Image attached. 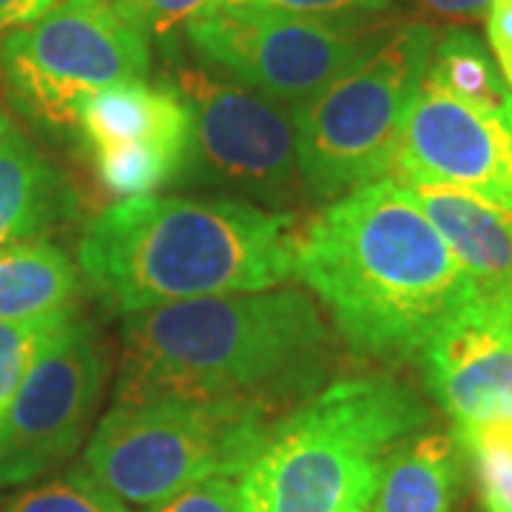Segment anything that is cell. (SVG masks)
I'll return each mask as SVG.
<instances>
[{"mask_svg": "<svg viewBox=\"0 0 512 512\" xmlns=\"http://www.w3.org/2000/svg\"><path fill=\"white\" fill-rule=\"evenodd\" d=\"M336 362L311 293L208 296L126 316L114 404H220L279 421L328 387Z\"/></svg>", "mask_w": 512, "mask_h": 512, "instance_id": "1", "label": "cell"}, {"mask_svg": "<svg viewBox=\"0 0 512 512\" xmlns=\"http://www.w3.org/2000/svg\"><path fill=\"white\" fill-rule=\"evenodd\" d=\"M296 276L359 356L421 359L473 296L467 276L407 185L393 177L328 202L299 228Z\"/></svg>", "mask_w": 512, "mask_h": 512, "instance_id": "2", "label": "cell"}, {"mask_svg": "<svg viewBox=\"0 0 512 512\" xmlns=\"http://www.w3.org/2000/svg\"><path fill=\"white\" fill-rule=\"evenodd\" d=\"M291 211L234 197H128L83 231L77 271L111 311L271 291L296 276Z\"/></svg>", "mask_w": 512, "mask_h": 512, "instance_id": "3", "label": "cell"}, {"mask_svg": "<svg viewBox=\"0 0 512 512\" xmlns=\"http://www.w3.org/2000/svg\"><path fill=\"white\" fill-rule=\"evenodd\" d=\"M427 421L390 373L336 379L271 424L239 478L245 512H367L384 458Z\"/></svg>", "mask_w": 512, "mask_h": 512, "instance_id": "4", "label": "cell"}, {"mask_svg": "<svg viewBox=\"0 0 512 512\" xmlns=\"http://www.w3.org/2000/svg\"><path fill=\"white\" fill-rule=\"evenodd\" d=\"M433 46V26H393L348 72L293 106L305 197L333 202L393 177L404 120L427 77Z\"/></svg>", "mask_w": 512, "mask_h": 512, "instance_id": "5", "label": "cell"}, {"mask_svg": "<svg viewBox=\"0 0 512 512\" xmlns=\"http://www.w3.org/2000/svg\"><path fill=\"white\" fill-rule=\"evenodd\" d=\"M274 419L194 402L114 404L83 453V473L126 507H157L211 478H242Z\"/></svg>", "mask_w": 512, "mask_h": 512, "instance_id": "6", "label": "cell"}, {"mask_svg": "<svg viewBox=\"0 0 512 512\" xmlns=\"http://www.w3.org/2000/svg\"><path fill=\"white\" fill-rule=\"evenodd\" d=\"M148 72L151 37L126 0H60L0 40L12 106L55 137H77V114L92 94Z\"/></svg>", "mask_w": 512, "mask_h": 512, "instance_id": "7", "label": "cell"}, {"mask_svg": "<svg viewBox=\"0 0 512 512\" xmlns=\"http://www.w3.org/2000/svg\"><path fill=\"white\" fill-rule=\"evenodd\" d=\"M384 32L373 20L305 18L222 0L185 23V37L202 63L288 109L348 72Z\"/></svg>", "mask_w": 512, "mask_h": 512, "instance_id": "8", "label": "cell"}, {"mask_svg": "<svg viewBox=\"0 0 512 512\" xmlns=\"http://www.w3.org/2000/svg\"><path fill=\"white\" fill-rule=\"evenodd\" d=\"M191 111V151L180 183L285 211L305 197L291 109L237 80L180 69L171 80Z\"/></svg>", "mask_w": 512, "mask_h": 512, "instance_id": "9", "label": "cell"}, {"mask_svg": "<svg viewBox=\"0 0 512 512\" xmlns=\"http://www.w3.org/2000/svg\"><path fill=\"white\" fill-rule=\"evenodd\" d=\"M106 348L72 313L43 345L0 421V487L46 476L80 447L106 382Z\"/></svg>", "mask_w": 512, "mask_h": 512, "instance_id": "10", "label": "cell"}, {"mask_svg": "<svg viewBox=\"0 0 512 512\" xmlns=\"http://www.w3.org/2000/svg\"><path fill=\"white\" fill-rule=\"evenodd\" d=\"M77 137L94 174L114 197H146L183 180L191 111L171 80H128L92 94L77 114Z\"/></svg>", "mask_w": 512, "mask_h": 512, "instance_id": "11", "label": "cell"}, {"mask_svg": "<svg viewBox=\"0 0 512 512\" xmlns=\"http://www.w3.org/2000/svg\"><path fill=\"white\" fill-rule=\"evenodd\" d=\"M393 177L512 205V120L424 80L404 120Z\"/></svg>", "mask_w": 512, "mask_h": 512, "instance_id": "12", "label": "cell"}, {"mask_svg": "<svg viewBox=\"0 0 512 512\" xmlns=\"http://www.w3.org/2000/svg\"><path fill=\"white\" fill-rule=\"evenodd\" d=\"M421 365L453 430L512 421V302L473 293L427 342Z\"/></svg>", "mask_w": 512, "mask_h": 512, "instance_id": "13", "label": "cell"}, {"mask_svg": "<svg viewBox=\"0 0 512 512\" xmlns=\"http://www.w3.org/2000/svg\"><path fill=\"white\" fill-rule=\"evenodd\" d=\"M478 299L512 302V205L450 185H407Z\"/></svg>", "mask_w": 512, "mask_h": 512, "instance_id": "14", "label": "cell"}, {"mask_svg": "<svg viewBox=\"0 0 512 512\" xmlns=\"http://www.w3.org/2000/svg\"><path fill=\"white\" fill-rule=\"evenodd\" d=\"M77 214V188L6 114H0V248L37 242L77 220Z\"/></svg>", "mask_w": 512, "mask_h": 512, "instance_id": "15", "label": "cell"}, {"mask_svg": "<svg viewBox=\"0 0 512 512\" xmlns=\"http://www.w3.org/2000/svg\"><path fill=\"white\" fill-rule=\"evenodd\" d=\"M461 450L453 433H416L384 458L367 512H456Z\"/></svg>", "mask_w": 512, "mask_h": 512, "instance_id": "16", "label": "cell"}, {"mask_svg": "<svg viewBox=\"0 0 512 512\" xmlns=\"http://www.w3.org/2000/svg\"><path fill=\"white\" fill-rule=\"evenodd\" d=\"M77 268L66 251L37 239L0 248V322L72 311Z\"/></svg>", "mask_w": 512, "mask_h": 512, "instance_id": "17", "label": "cell"}, {"mask_svg": "<svg viewBox=\"0 0 512 512\" xmlns=\"http://www.w3.org/2000/svg\"><path fill=\"white\" fill-rule=\"evenodd\" d=\"M427 83L439 86L464 103L512 120V92L487 46L467 29H447L436 35L427 66Z\"/></svg>", "mask_w": 512, "mask_h": 512, "instance_id": "18", "label": "cell"}, {"mask_svg": "<svg viewBox=\"0 0 512 512\" xmlns=\"http://www.w3.org/2000/svg\"><path fill=\"white\" fill-rule=\"evenodd\" d=\"M484 512H512V421L453 430Z\"/></svg>", "mask_w": 512, "mask_h": 512, "instance_id": "19", "label": "cell"}, {"mask_svg": "<svg viewBox=\"0 0 512 512\" xmlns=\"http://www.w3.org/2000/svg\"><path fill=\"white\" fill-rule=\"evenodd\" d=\"M72 313L74 308L26 322H0V421L18 396L20 384L26 382L43 345Z\"/></svg>", "mask_w": 512, "mask_h": 512, "instance_id": "20", "label": "cell"}, {"mask_svg": "<svg viewBox=\"0 0 512 512\" xmlns=\"http://www.w3.org/2000/svg\"><path fill=\"white\" fill-rule=\"evenodd\" d=\"M3 512H126V504L97 487L83 473V467H77L63 478H52L32 490H23L6 504Z\"/></svg>", "mask_w": 512, "mask_h": 512, "instance_id": "21", "label": "cell"}, {"mask_svg": "<svg viewBox=\"0 0 512 512\" xmlns=\"http://www.w3.org/2000/svg\"><path fill=\"white\" fill-rule=\"evenodd\" d=\"M220 3V0H217ZM222 3H251L276 12H291L305 18H359L373 20L387 12L393 0H222Z\"/></svg>", "mask_w": 512, "mask_h": 512, "instance_id": "22", "label": "cell"}, {"mask_svg": "<svg viewBox=\"0 0 512 512\" xmlns=\"http://www.w3.org/2000/svg\"><path fill=\"white\" fill-rule=\"evenodd\" d=\"M140 512H245V504H242L237 478H211L171 501Z\"/></svg>", "mask_w": 512, "mask_h": 512, "instance_id": "23", "label": "cell"}, {"mask_svg": "<svg viewBox=\"0 0 512 512\" xmlns=\"http://www.w3.org/2000/svg\"><path fill=\"white\" fill-rule=\"evenodd\" d=\"M131 12L143 23L148 37H168L191 18H197L202 9L214 6L217 0H126Z\"/></svg>", "mask_w": 512, "mask_h": 512, "instance_id": "24", "label": "cell"}, {"mask_svg": "<svg viewBox=\"0 0 512 512\" xmlns=\"http://www.w3.org/2000/svg\"><path fill=\"white\" fill-rule=\"evenodd\" d=\"M487 37L498 57L512 55V0H493L487 9Z\"/></svg>", "mask_w": 512, "mask_h": 512, "instance_id": "25", "label": "cell"}, {"mask_svg": "<svg viewBox=\"0 0 512 512\" xmlns=\"http://www.w3.org/2000/svg\"><path fill=\"white\" fill-rule=\"evenodd\" d=\"M55 3L60 0H0V35H9L46 15Z\"/></svg>", "mask_w": 512, "mask_h": 512, "instance_id": "26", "label": "cell"}, {"mask_svg": "<svg viewBox=\"0 0 512 512\" xmlns=\"http://www.w3.org/2000/svg\"><path fill=\"white\" fill-rule=\"evenodd\" d=\"M433 12L444 18H484L493 0H424Z\"/></svg>", "mask_w": 512, "mask_h": 512, "instance_id": "27", "label": "cell"}, {"mask_svg": "<svg viewBox=\"0 0 512 512\" xmlns=\"http://www.w3.org/2000/svg\"><path fill=\"white\" fill-rule=\"evenodd\" d=\"M498 69H501V74H504V80H507V86H510L512 92V55L498 57Z\"/></svg>", "mask_w": 512, "mask_h": 512, "instance_id": "28", "label": "cell"}]
</instances>
